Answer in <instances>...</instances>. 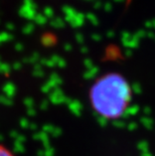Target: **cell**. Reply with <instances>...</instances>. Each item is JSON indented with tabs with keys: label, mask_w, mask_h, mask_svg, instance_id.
I'll return each mask as SVG.
<instances>
[{
	"label": "cell",
	"mask_w": 155,
	"mask_h": 156,
	"mask_svg": "<svg viewBox=\"0 0 155 156\" xmlns=\"http://www.w3.org/2000/svg\"><path fill=\"white\" fill-rule=\"evenodd\" d=\"M128 96L129 85L117 74H109L98 80L91 91L95 109L109 118L121 115L128 102Z\"/></svg>",
	"instance_id": "obj_1"
},
{
	"label": "cell",
	"mask_w": 155,
	"mask_h": 156,
	"mask_svg": "<svg viewBox=\"0 0 155 156\" xmlns=\"http://www.w3.org/2000/svg\"><path fill=\"white\" fill-rule=\"evenodd\" d=\"M19 14L22 17H25L26 19H34V17L36 16V9H33L31 7H28V6H25V5H22L21 8L19 9Z\"/></svg>",
	"instance_id": "obj_2"
},
{
	"label": "cell",
	"mask_w": 155,
	"mask_h": 156,
	"mask_svg": "<svg viewBox=\"0 0 155 156\" xmlns=\"http://www.w3.org/2000/svg\"><path fill=\"white\" fill-rule=\"evenodd\" d=\"M85 19H86V15H84L83 13L77 12V14H76L72 18H71L68 22L70 23L72 27L77 28V27H80V26H82L84 24Z\"/></svg>",
	"instance_id": "obj_3"
},
{
	"label": "cell",
	"mask_w": 155,
	"mask_h": 156,
	"mask_svg": "<svg viewBox=\"0 0 155 156\" xmlns=\"http://www.w3.org/2000/svg\"><path fill=\"white\" fill-rule=\"evenodd\" d=\"M62 11H64L65 15V21H67V22L77 14V11H76L72 7H71V6H65V7L62 8Z\"/></svg>",
	"instance_id": "obj_4"
},
{
	"label": "cell",
	"mask_w": 155,
	"mask_h": 156,
	"mask_svg": "<svg viewBox=\"0 0 155 156\" xmlns=\"http://www.w3.org/2000/svg\"><path fill=\"white\" fill-rule=\"evenodd\" d=\"M65 22L64 19H62L60 17H57V18H54L51 21V25L52 27L55 28H62L65 26Z\"/></svg>",
	"instance_id": "obj_5"
},
{
	"label": "cell",
	"mask_w": 155,
	"mask_h": 156,
	"mask_svg": "<svg viewBox=\"0 0 155 156\" xmlns=\"http://www.w3.org/2000/svg\"><path fill=\"white\" fill-rule=\"evenodd\" d=\"M0 156H15L12 153L10 149H8L6 146L0 144Z\"/></svg>",
	"instance_id": "obj_6"
},
{
	"label": "cell",
	"mask_w": 155,
	"mask_h": 156,
	"mask_svg": "<svg viewBox=\"0 0 155 156\" xmlns=\"http://www.w3.org/2000/svg\"><path fill=\"white\" fill-rule=\"evenodd\" d=\"M42 42L45 45H51L55 42V37L51 34H45L42 37Z\"/></svg>",
	"instance_id": "obj_7"
},
{
	"label": "cell",
	"mask_w": 155,
	"mask_h": 156,
	"mask_svg": "<svg viewBox=\"0 0 155 156\" xmlns=\"http://www.w3.org/2000/svg\"><path fill=\"white\" fill-rule=\"evenodd\" d=\"M48 18L45 17L44 14H36V16L34 17V21L37 23V24H41V25H44L47 23Z\"/></svg>",
	"instance_id": "obj_8"
},
{
	"label": "cell",
	"mask_w": 155,
	"mask_h": 156,
	"mask_svg": "<svg viewBox=\"0 0 155 156\" xmlns=\"http://www.w3.org/2000/svg\"><path fill=\"white\" fill-rule=\"evenodd\" d=\"M86 18L88 19L89 21H90L92 24L94 25H97L99 23V20L97 18V16H96L94 13H87V15H86Z\"/></svg>",
	"instance_id": "obj_9"
},
{
	"label": "cell",
	"mask_w": 155,
	"mask_h": 156,
	"mask_svg": "<svg viewBox=\"0 0 155 156\" xmlns=\"http://www.w3.org/2000/svg\"><path fill=\"white\" fill-rule=\"evenodd\" d=\"M54 14H55V12H54V9H52L51 7H45L44 8V15L47 18H51V17H54Z\"/></svg>",
	"instance_id": "obj_10"
},
{
	"label": "cell",
	"mask_w": 155,
	"mask_h": 156,
	"mask_svg": "<svg viewBox=\"0 0 155 156\" xmlns=\"http://www.w3.org/2000/svg\"><path fill=\"white\" fill-rule=\"evenodd\" d=\"M22 30H23V32H25V34H31V32L34 30V25L32 24V23H27Z\"/></svg>",
	"instance_id": "obj_11"
},
{
	"label": "cell",
	"mask_w": 155,
	"mask_h": 156,
	"mask_svg": "<svg viewBox=\"0 0 155 156\" xmlns=\"http://www.w3.org/2000/svg\"><path fill=\"white\" fill-rule=\"evenodd\" d=\"M23 5L28 6V7H31L33 9H36V4L33 0H23Z\"/></svg>",
	"instance_id": "obj_12"
},
{
	"label": "cell",
	"mask_w": 155,
	"mask_h": 156,
	"mask_svg": "<svg viewBox=\"0 0 155 156\" xmlns=\"http://www.w3.org/2000/svg\"><path fill=\"white\" fill-rule=\"evenodd\" d=\"M145 26H146L147 28H155V20L145 22Z\"/></svg>",
	"instance_id": "obj_13"
},
{
	"label": "cell",
	"mask_w": 155,
	"mask_h": 156,
	"mask_svg": "<svg viewBox=\"0 0 155 156\" xmlns=\"http://www.w3.org/2000/svg\"><path fill=\"white\" fill-rule=\"evenodd\" d=\"M112 8H113V6H112L111 3H105V5H104V9L106 11H111L112 10Z\"/></svg>",
	"instance_id": "obj_14"
},
{
	"label": "cell",
	"mask_w": 155,
	"mask_h": 156,
	"mask_svg": "<svg viewBox=\"0 0 155 156\" xmlns=\"http://www.w3.org/2000/svg\"><path fill=\"white\" fill-rule=\"evenodd\" d=\"M6 27H7L8 30H13V29H14V25H13L12 23H8V24L6 25Z\"/></svg>",
	"instance_id": "obj_15"
},
{
	"label": "cell",
	"mask_w": 155,
	"mask_h": 156,
	"mask_svg": "<svg viewBox=\"0 0 155 156\" xmlns=\"http://www.w3.org/2000/svg\"><path fill=\"white\" fill-rule=\"evenodd\" d=\"M101 5H102V3L100 1H97V2L95 3V8H100Z\"/></svg>",
	"instance_id": "obj_16"
},
{
	"label": "cell",
	"mask_w": 155,
	"mask_h": 156,
	"mask_svg": "<svg viewBox=\"0 0 155 156\" xmlns=\"http://www.w3.org/2000/svg\"><path fill=\"white\" fill-rule=\"evenodd\" d=\"M108 35H109V36H114V32H113V31H110V32L108 34Z\"/></svg>",
	"instance_id": "obj_17"
},
{
	"label": "cell",
	"mask_w": 155,
	"mask_h": 156,
	"mask_svg": "<svg viewBox=\"0 0 155 156\" xmlns=\"http://www.w3.org/2000/svg\"><path fill=\"white\" fill-rule=\"evenodd\" d=\"M148 35H149L150 36V37H154V34H152V32H149V34H148Z\"/></svg>",
	"instance_id": "obj_18"
},
{
	"label": "cell",
	"mask_w": 155,
	"mask_h": 156,
	"mask_svg": "<svg viewBox=\"0 0 155 156\" xmlns=\"http://www.w3.org/2000/svg\"><path fill=\"white\" fill-rule=\"evenodd\" d=\"M93 37H95L94 39H100V38H99V37H100L99 35H95V34H94V35H93Z\"/></svg>",
	"instance_id": "obj_19"
},
{
	"label": "cell",
	"mask_w": 155,
	"mask_h": 156,
	"mask_svg": "<svg viewBox=\"0 0 155 156\" xmlns=\"http://www.w3.org/2000/svg\"><path fill=\"white\" fill-rule=\"evenodd\" d=\"M114 1H116V2H123V1H125V0H114Z\"/></svg>",
	"instance_id": "obj_20"
}]
</instances>
